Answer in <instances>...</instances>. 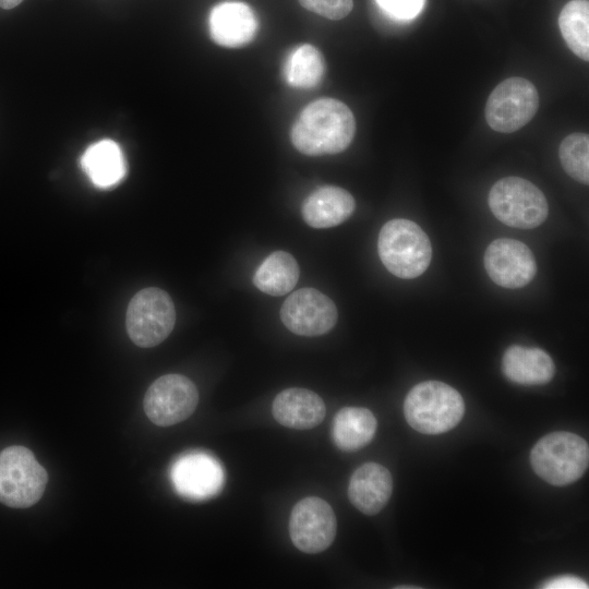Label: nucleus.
Wrapping results in <instances>:
<instances>
[{
	"mask_svg": "<svg viewBox=\"0 0 589 589\" xmlns=\"http://www.w3.org/2000/svg\"><path fill=\"white\" fill-rule=\"evenodd\" d=\"M356 119L349 107L334 98H320L306 105L294 121L290 139L308 156L341 153L353 140Z\"/></svg>",
	"mask_w": 589,
	"mask_h": 589,
	"instance_id": "nucleus-1",
	"label": "nucleus"
},
{
	"mask_svg": "<svg viewBox=\"0 0 589 589\" xmlns=\"http://www.w3.org/2000/svg\"><path fill=\"white\" fill-rule=\"evenodd\" d=\"M465 412L461 395L440 381L413 386L404 402L408 424L423 434H441L455 428Z\"/></svg>",
	"mask_w": 589,
	"mask_h": 589,
	"instance_id": "nucleus-2",
	"label": "nucleus"
},
{
	"mask_svg": "<svg viewBox=\"0 0 589 589\" xmlns=\"http://www.w3.org/2000/svg\"><path fill=\"white\" fill-rule=\"evenodd\" d=\"M377 251L388 272L405 279L422 275L432 257L426 233L414 221L404 218L392 219L381 228Z\"/></svg>",
	"mask_w": 589,
	"mask_h": 589,
	"instance_id": "nucleus-3",
	"label": "nucleus"
},
{
	"mask_svg": "<svg viewBox=\"0 0 589 589\" xmlns=\"http://www.w3.org/2000/svg\"><path fill=\"white\" fill-rule=\"evenodd\" d=\"M534 472L550 484L563 486L580 479L589 465V447L579 435L560 431L540 438L530 453Z\"/></svg>",
	"mask_w": 589,
	"mask_h": 589,
	"instance_id": "nucleus-4",
	"label": "nucleus"
},
{
	"mask_svg": "<svg viewBox=\"0 0 589 589\" xmlns=\"http://www.w3.org/2000/svg\"><path fill=\"white\" fill-rule=\"evenodd\" d=\"M488 202L500 221L519 229L540 226L549 214L548 201L541 190L519 177L496 181L490 190Z\"/></svg>",
	"mask_w": 589,
	"mask_h": 589,
	"instance_id": "nucleus-5",
	"label": "nucleus"
},
{
	"mask_svg": "<svg viewBox=\"0 0 589 589\" xmlns=\"http://www.w3.org/2000/svg\"><path fill=\"white\" fill-rule=\"evenodd\" d=\"M48 482L45 468L32 450L12 445L0 453V502L9 507L26 508L43 496Z\"/></svg>",
	"mask_w": 589,
	"mask_h": 589,
	"instance_id": "nucleus-6",
	"label": "nucleus"
},
{
	"mask_svg": "<svg viewBox=\"0 0 589 589\" xmlns=\"http://www.w3.org/2000/svg\"><path fill=\"white\" fill-rule=\"evenodd\" d=\"M176 309L172 299L158 287L136 292L129 302L125 326L130 339L139 347L151 348L163 342L172 332Z\"/></svg>",
	"mask_w": 589,
	"mask_h": 589,
	"instance_id": "nucleus-7",
	"label": "nucleus"
},
{
	"mask_svg": "<svg viewBox=\"0 0 589 589\" xmlns=\"http://www.w3.org/2000/svg\"><path fill=\"white\" fill-rule=\"evenodd\" d=\"M539 93L527 79L513 76L501 82L485 104L489 127L501 133H513L532 120L539 109Z\"/></svg>",
	"mask_w": 589,
	"mask_h": 589,
	"instance_id": "nucleus-8",
	"label": "nucleus"
},
{
	"mask_svg": "<svg viewBox=\"0 0 589 589\" xmlns=\"http://www.w3.org/2000/svg\"><path fill=\"white\" fill-rule=\"evenodd\" d=\"M199 404L195 384L181 374H166L154 381L144 396V411L158 426H169L188 419Z\"/></svg>",
	"mask_w": 589,
	"mask_h": 589,
	"instance_id": "nucleus-9",
	"label": "nucleus"
},
{
	"mask_svg": "<svg viewBox=\"0 0 589 589\" xmlns=\"http://www.w3.org/2000/svg\"><path fill=\"white\" fill-rule=\"evenodd\" d=\"M170 479L181 497L204 501L221 491L225 471L212 453L192 449L176 458L170 467Z\"/></svg>",
	"mask_w": 589,
	"mask_h": 589,
	"instance_id": "nucleus-10",
	"label": "nucleus"
},
{
	"mask_svg": "<svg viewBox=\"0 0 589 589\" xmlns=\"http://www.w3.org/2000/svg\"><path fill=\"white\" fill-rule=\"evenodd\" d=\"M337 520L330 505L321 497L300 500L289 518V534L297 549L316 554L326 550L334 541Z\"/></svg>",
	"mask_w": 589,
	"mask_h": 589,
	"instance_id": "nucleus-11",
	"label": "nucleus"
},
{
	"mask_svg": "<svg viewBox=\"0 0 589 589\" xmlns=\"http://www.w3.org/2000/svg\"><path fill=\"white\" fill-rule=\"evenodd\" d=\"M337 308L332 299L314 288L289 294L280 308V320L293 334L306 337L328 333L336 324Z\"/></svg>",
	"mask_w": 589,
	"mask_h": 589,
	"instance_id": "nucleus-12",
	"label": "nucleus"
},
{
	"mask_svg": "<svg viewBox=\"0 0 589 589\" xmlns=\"http://www.w3.org/2000/svg\"><path fill=\"white\" fill-rule=\"evenodd\" d=\"M484 267L496 285L510 289L526 286L537 273L531 250L525 243L508 238L496 239L489 244Z\"/></svg>",
	"mask_w": 589,
	"mask_h": 589,
	"instance_id": "nucleus-13",
	"label": "nucleus"
},
{
	"mask_svg": "<svg viewBox=\"0 0 589 589\" xmlns=\"http://www.w3.org/2000/svg\"><path fill=\"white\" fill-rule=\"evenodd\" d=\"M208 28L214 43L223 47L238 48L253 40L259 22L247 3L224 1L211 10Z\"/></svg>",
	"mask_w": 589,
	"mask_h": 589,
	"instance_id": "nucleus-14",
	"label": "nucleus"
},
{
	"mask_svg": "<svg viewBox=\"0 0 589 589\" xmlns=\"http://www.w3.org/2000/svg\"><path fill=\"white\" fill-rule=\"evenodd\" d=\"M393 479L388 469L376 462H365L350 477L348 497L365 515H375L390 498Z\"/></svg>",
	"mask_w": 589,
	"mask_h": 589,
	"instance_id": "nucleus-15",
	"label": "nucleus"
},
{
	"mask_svg": "<svg viewBox=\"0 0 589 589\" xmlns=\"http://www.w3.org/2000/svg\"><path fill=\"white\" fill-rule=\"evenodd\" d=\"M272 413L284 426L308 430L323 421L326 407L316 393L306 388L291 387L275 397Z\"/></svg>",
	"mask_w": 589,
	"mask_h": 589,
	"instance_id": "nucleus-16",
	"label": "nucleus"
},
{
	"mask_svg": "<svg viewBox=\"0 0 589 589\" xmlns=\"http://www.w3.org/2000/svg\"><path fill=\"white\" fill-rule=\"evenodd\" d=\"M356 202L345 189L324 185L313 191L301 207L303 220L312 228H330L346 221L353 213Z\"/></svg>",
	"mask_w": 589,
	"mask_h": 589,
	"instance_id": "nucleus-17",
	"label": "nucleus"
},
{
	"mask_svg": "<svg viewBox=\"0 0 589 589\" xmlns=\"http://www.w3.org/2000/svg\"><path fill=\"white\" fill-rule=\"evenodd\" d=\"M502 371L516 384L542 385L552 380L555 365L544 350L514 345L504 352Z\"/></svg>",
	"mask_w": 589,
	"mask_h": 589,
	"instance_id": "nucleus-18",
	"label": "nucleus"
},
{
	"mask_svg": "<svg viewBox=\"0 0 589 589\" xmlns=\"http://www.w3.org/2000/svg\"><path fill=\"white\" fill-rule=\"evenodd\" d=\"M81 164L91 181L98 188H111L127 175V164L120 146L108 139L88 146Z\"/></svg>",
	"mask_w": 589,
	"mask_h": 589,
	"instance_id": "nucleus-19",
	"label": "nucleus"
},
{
	"mask_svg": "<svg viewBox=\"0 0 589 589\" xmlns=\"http://www.w3.org/2000/svg\"><path fill=\"white\" fill-rule=\"evenodd\" d=\"M376 426V419L369 409L345 407L333 419L332 437L339 449L354 452L372 441Z\"/></svg>",
	"mask_w": 589,
	"mask_h": 589,
	"instance_id": "nucleus-20",
	"label": "nucleus"
},
{
	"mask_svg": "<svg viewBox=\"0 0 589 589\" xmlns=\"http://www.w3.org/2000/svg\"><path fill=\"white\" fill-rule=\"evenodd\" d=\"M299 265L288 252L274 251L256 268L253 276L254 286L271 296H283L290 292L299 279Z\"/></svg>",
	"mask_w": 589,
	"mask_h": 589,
	"instance_id": "nucleus-21",
	"label": "nucleus"
},
{
	"mask_svg": "<svg viewBox=\"0 0 589 589\" xmlns=\"http://www.w3.org/2000/svg\"><path fill=\"white\" fill-rule=\"evenodd\" d=\"M561 34L574 55L584 61L589 60V2L570 0L560 15Z\"/></svg>",
	"mask_w": 589,
	"mask_h": 589,
	"instance_id": "nucleus-22",
	"label": "nucleus"
},
{
	"mask_svg": "<svg viewBox=\"0 0 589 589\" xmlns=\"http://www.w3.org/2000/svg\"><path fill=\"white\" fill-rule=\"evenodd\" d=\"M324 70L325 61L321 51L312 45L304 44L289 55L284 74L290 86L312 88L321 82Z\"/></svg>",
	"mask_w": 589,
	"mask_h": 589,
	"instance_id": "nucleus-23",
	"label": "nucleus"
},
{
	"mask_svg": "<svg viewBox=\"0 0 589 589\" xmlns=\"http://www.w3.org/2000/svg\"><path fill=\"white\" fill-rule=\"evenodd\" d=\"M558 157L565 172L582 184L589 183V136L572 133L563 139Z\"/></svg>",
	"mask_w": 589,
	"mask_h": 589,
	"instance_id": "nucleus-24",
	"label": "nucleus"
},
{
	"mask_svg": "<svg viewBox=\"0 0 589 589\" xmlns=\"http://www.w3.org/2000/svg\"><path fill=\"white\" fill-rule=\"evenodd\" d=\"M306 10L326 19L338 21L346 17L353 8L352 0H298Z\"/></svg>",
	"mask_w": 589,
	"mask_h": 589,
	"instance_id": "nucleus-25",
	"label": "nucleus"
},
{
	"mask_svg": "<svg viewBox=\"0 0 589 589\" xmlns=\"http://www.w3.org/2000/svg\"><path fill=\"white\" fill-rule=\"evenodd\" d=\"M380 8L398 20H410L417 16L425 0H375Z\"/></svg>",
	"mask_w": 589,
	"mask_h": 589,
	"instance_id": "nucleus-26",
	"label": "nucleus"
},
{
	"mask_svg": "<svg viewBox=\"0 0 589 589\" xmlns=\"http://www.w3.org/2000/svg\"><path fill=\"white\" fill-rule=\"evenodd\" d=\"M542 588L546 589H587L588 585L582 579L572 576V575H564L558 576L552 579H549L545 581L542 586Z\"/></svg>",
	"mask_w": 589,
	"mask_h": 589,
	"instance_id": "nucleus-27",
	"label": "nucleus"
},
{
	"mask_svg": "<svg viewBox=\"0 0 589 589\" xmlns=\"http://www.w3.org/2000/svg\"><path fill=\"white\" fill-rule=\"evenodd\" d=\"M23 0H0V7L10 10L19 5Z\"/></svg>",
	"mask_w": 589,
	"mask_h": 589,
	"instance_id": "nucleus-28",
	"label": "nucleus"
}]
</instances>
